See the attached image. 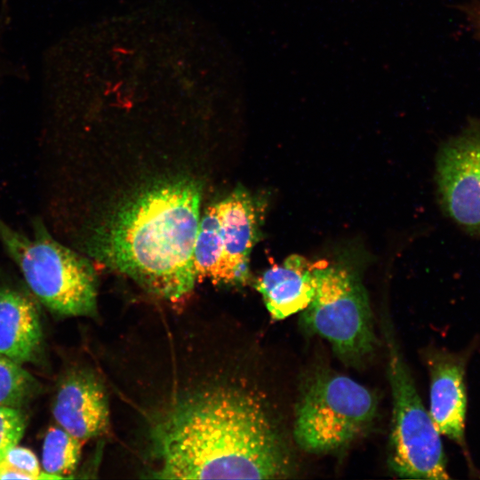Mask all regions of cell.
I'll return each mask as SVG.
<instances>
[{
    "instance_id": "3",
    "label": "cell",
    "mask_w": 480,
    "mask_h": 480,
    "mask_svg": "<svg viewBox=\"0 0 480 480\" xmlns=\"http://www.w3.org/2000/svg\"><path fill=\"white\" fill-rule=\"evenodd\" d=\"M0 241L21 271L32 293L62 316H93L97 281L91 263L56 241L41 221L31 237L0 220Z\"/></svg>"
},
{
    "instance_id": "2",
    "label": "cell",
    "mask_w": 480,
    "mask_h": 480,
    "mask_svg": "<svg viewBox=\"0 0 480 480\" xmlns=\"http://www.w3.org/2000/svg\"><path fill=\"white\" fill-rule=\"evenodd\" d=\"M201 187L188 178L158 181L121 205L91 237V254L171 301L196 280L194 251Z\"/></svg>"
},
{
    "instance_id": "14",
    "label": "cell",
    "mask_w": 480,
    "mask_h": 480,
    "mask_svg": "<svg viewBox=\"0 0 480 480\" xmlns=\"http://www.w3.org/2000/svg\"><path fill=\"white\" fill-rule=\"evenodd\" d=\"M38 388L37 380L21 364L0 354V405L19 408Z\"/></svg>"
},
{
    "instance_id": "5",
    "label": "cell",
    "mask_w": 480,
    "mask_h": 480,
    "mask_svg": "<svg viewBox=\"0 0 480 480\" xmlns=\"http://www.w3.org/2000/svg\"><path fill=\"white\" fill-rule=\"evenodd\" d=\"M313 299L302 310L308 331L329 341L344 362L355 364L368 357L377 343L366 291L358 276L328 262L316 270Z\"/></svg>"
},
{
    "instance_id": "7",
    "label": "cell",
    "mask_w": 480,
    "mask_h": 480,
    "mask_svg": "<svg viewBox=\"0 0 480 480\" xmlns=\"http://www.w3.org/2000/svg\"><path fill=\"white\" fill-rule=\"evenodd\" d=\"M260 217L256 201L241 188L210 205L199 220L196 238V278L226 284L245 282Z\"/></svg>"
},
{
    "instance_id": "8",
    "label": "cell",
    "mask_w": 480,
    "mask_h": 480,
    "mask_svg": "<svg viewBox=\"0 0 480 480\" xmlns=\"http://www.w3.org/2000/svg\"><path fill=\"white\" fill-rule=\"evenodd\" d=\"M441 203L463 228L480 232V118L441 148L436 164Z\"/></svg>"
},
{
    "instance_id": "6",
    "label": "cell",
    "mask_w": 480,
    "mask_h": 480,
    "mask_svg": "<svg viewBox=\"0 0 480 480\" xmlns=\"http://www.w3.org/2000/svg\"><path fill=\"white\" fill-rule=\"evenodd\" d=\"M388 347L393 401L389 466L403 478L449 479L441 434L424 407L410 371L391 337L388 339Z\"/></svg>"
},
{
    "instance_id": "9",
    "label": "cell",
    "mask_w": 480,
    "mask_h": 480,
    "mask_svg": "<svg viewBox=\"0 0 480 480\" xmlns=\"http://www.w3.org/2000/svg\"><path fill=\"white\" fill-rule=\"evenodd\" d=\"M52 414L60 427L82 441L105 434L109 408L103 386L91 373L69 374L58 388Z\"/></svg>"
},
{
    "instance_id": "13",
    "label": "cell",
    "mask_w": 480,
    "mask_h": 480,
    "mask_svg": "<svg viewBox=\"0 0 480 480\" xmlns=\"http://www.w3.org/2000/svg\"><path fill=\"white\" fill-rule=\"evenodd\" d=\"M82 440L62 427H51L44 436L42 449L44 472L60 479L67 477L76 468L82 452Z\"/></svg>"
},
{
    "instance_id": "10",
    "label": "cell",
    "mask_w": 480,
    "mask_h": 480,
    "mask_svg": "<svg viewBox=\"0 0 480 480\" xmlns=\"http://www.w3.org/2000/svg\"><path fill=\"white\" fill-rule=\"evenodd\" d=\"M324 263L292 254L262 274L256 289L274 319H284L308 307L316 292V270Z\"/></svg>"
},
{
    "instance_id": "11",
    "label": "cell",
    "mask_w": 480,
    "mask_h": 480,
    "mask_svg": "<svg viewBox=\"0 0 480 480\" xmlns=\"http://www.w3.org/2000/svg\"><path fill=\"white\" fill-rule=\"evenodd\" d=\"M43 329L36 305L25 293L0 288V354L22 364L38 356Z\"/></svg>"
},
{
    "instance_id": "4",
    "label": "cell",
    "mask_w": 480,
    "mask_h": 480,
    "mask_svg": "<svg viewBox=\"0 0 480 480\" xmlns=\"http://www.w3.org/2000/svg\"><path fill=\"white\" fill-rule=\"evenodd\" d=\"M376 411L375 396L362 384L338 373H318L298 403L294 439L311 453L339 450L362 434Z\"/></svg>"
},
{
    "instance_id": "15",
    "label": "cell",
    "mask_w": 480,
    "mask_h": 480,
    "mask_svg": "<svg viewBox=\"0 0 480 480\" xmlns=\"http://www.w3.org/2000/svg\"><path fill=\"white\" fill-rule=\"evenodd\" d=\"M0 479H60L41 471L35 453L18 444L12 447L0 460Z\"/></svg>"
},
{
    "instance_id": "16",
    "label": "cell",
    "mask_w": 480,
    "mask_h": 480,
    "mask_svg": "<svg viewBox=\"0 0 480 480\" xmlns=\"http://www.w3.org/2000/svg\"><path fill=\"white\" fill-rule=\"evenodd\" d=\"M26 417L18 407L0 405V460L22 438Z\"/></svg>"
},
{
    "instance_id": "12",
    "label": "cell",
    "mask_w": 480,
    "mask_h": 480,
    "mask_svg": "<svg viewBox=\"0 0 480 480\" xmlns=\"http://www.w3.org/2000/svg\"><path fill=\"white\" fill-rule=\"evenodd\" d=\"M430 377L429 414L440 434L463 445L467 396L462 362L436 359Z\"/></svg>"
},
{
    "instance_id": "1",
    "label": "cell",
    "mask_w": 480,
    "mask_h": 480,
    "mask_svg": "<svg viewBox=\"0 0 480 480\" xmlns=\"http://www.w3.org/2000/svg\"><path fill=\"white\" fill-rule=\"evenodd\" d=\"M162 479H280L292 460L261 404L247 392L211 388L179 401L154 425Z\"/></svg>"
}]
</instances>
